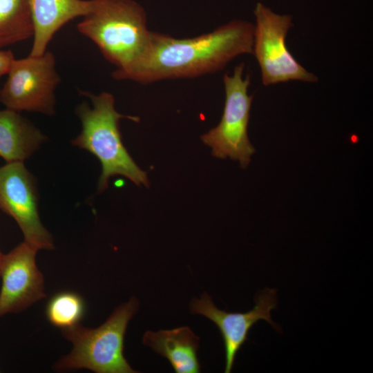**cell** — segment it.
Here are the masks:
<instances>
[{
    "instance_id": "5",
    "label": "cell",
    "mask_w": 373,
    "mask_h": 373,
    "mask_svg": "<svg viewBox=\"0 0 373 373\" xmlns=\"http://www.w3.org/2000/svg\"><path fill=\"white\" fill-rule=\"evenodd\" d=\"M245 64L234 68L232 75H224L225 102L220 123L201 136L211 148L213 156L238 160L246 168L255 152L247 134L253 95H249L250 76L243 77Z\"/></svg>"
},
{
    "instance_id": "14",
    "label": "cell",
    "mask_w": 373,
    "mask_h": 373,
    "mask_svg": "<svg viewBox=\"0 0 373 373\" xmlns=\"http://www.w3.org/2000/svg\"><path fill=\"white\" fill-rule=\"evenodd\" d=\"M29 0H0V48L33 37Z\"/></svg>"
},
{
    "instance_id": "2",
    "label": "cell",
    "mask_w": 373,
    "mask_h": 373,
    "mask_svg": "<svg viewBox=\"0 0 373 373\" xmlns=\"http://www.w3.org/2000/svg\"><path fill=\"white\" fill-rule=\"evenodd\" d=\"M115 70L117 80H130L149 47L152 32L146 15L134 0H93L90 10L77 25Z\"/></svg>"
},
{
    "instance_id": "1",
    "label": "cell",
    "mask_w": 373,
    "mask_h": 373,
    "mask_svg": "<svg viewBox=\"0 0 373 373\" xmlns=\"http://www.w3.org/2000/svg\"><path fill=\"white\" fill-rule=\"evenodd\" d=\"M254 28L236 19L191 38L152 32L149 47L130 80L147 84L220 70L237 56L252 53Z\"/></svg>"
},
{
    "instance_id": "8",
    "label": "cell",
    "mask_w": 373,
    "mask_h": 373,
    "mask_svg": "<svg viewBox=\"0 0 373 373\" xmlns=\"http://www.w3.org/2000/svg\"><path fill=\"white\" fill-rule=\"evenodd\" d=\"M38 200L36 179L23 162L0 166V210L17 222L24 241L37 250H51L52 237L40 220Z\"/></svg>"
},
{
    "instance_id": "16",
    "label": "cell",
    "mask_w": 373,
    "mask_h": 373,
    "mask_svg": "<svg viewBox=\"0 0 373 373\" xmlns=\"http://www.w3.org/2000/svg\"><path fill=\"white\" fill-rule=\"evenodd\" d=\"M15 59L14 54L10 50H0V78L8 73Z\"/></svg>"
},
{
    "instance_id": "15",
    "label": "cell",
    "mask_w": 373,
    "mask_h": 373,
    "mask_svg": "<svg viewBox=\"0 0 373 373\" xmlns=\"http://www.w3.org/2000/svg\"><path fill=\"white\" fill-rule=\"evenodd\" d=\"M84 312L85 305L82 298L71 291L55 294L49 300L46 309L48 321L62 329L79 324Z\"/></svg>"
},
{
    "instance_id": "6",
    "label": "cell",
    "mask_w": 373,
    "mask_h": 373,
    "mask_svg": "<svg viewBox=\"0 0 373 373\" xmlns=\"http://www.w3.org/2000/svg\"><path fill=\"white\" fill-rule=\"evenodd\" d=\"M254 13L256 25L252 53L260 66L262 84L317 82V77L303 68L287 49L285 41L293 26L292 17L276 13L262 3L256 4Z\"/></svg>"
},
{
    "instance_id": "10",
    "label": "cell",
    "mask_w": 373,
    "mask_h": 373,
    "mask_svg": "<svg viewBox=\"0 0 373 373\" xmlns=\"http://www.w3.org/2000/svg\"><path fill=\"white\" fill-rule=\"evenodd\" d=\"M37 249L21 242L3 254L0 276V316L17 313L46 297L44 277L37 267Z\"/></svg>"
},
{
    "instance_id": "9",
    "label": "cell",
    "mask_w": 373,
    "mask_h": 373,
    "mask_svg": "<svg viewBox=\"0 0 373 373\" xmlns=\"http://www.w3.org/2000/svg\"><path fill=\"white\" fill-rule=\"evenodd\" d=\"M254 300V307L247 312H228L219 309L205 292L200 298H193L190 303L191 313L207 317L218 327L224 346L225 373L231 372L236 354L248 341L249 332L258 321L265 320L281 332L280 327L271 317V312L277 307L276 290L265 288L256 294Z\"/></svg>"
},
{
    "instance_id": "4",
    "label": "cell",
    "mask_w": 373,
    "mask_h": 373,
    "mask_svg": "<svg viewBox=\"0 0 373 373\" xmlns=\"http://www.w3.org/2000/svg\"><path fill=\"white\" fill-rule=\"evenodd\" d=\"M138 301L131 298L119 305L102 325L89 329L79 324L63 329L73 345L71 352L55 365L57 370L88 369L97 373H133L123 355L127 325L137 312Z\"/></svg>"
},
{
    "instance_id": "17",
    "label": "cell",
    "mask_w": 373,
    "mask_h": 373,
    "mask_svg": "<svg viewBox=\"0 0 373 373\" xmlns=\"http://www.w3.org/2000/svg\"><path fill=\"white\" fill-rule=\"evenodd\" d=\"M3 254H2L1 251H0V267H1V259H2V256H3Z\"/></svg>"
},
{
    "instance_id": "13",
    "label": "cell",
    "mask_w": 373,
    "mask_h": 373,
    "mask_svg": "<svg viewBox=\"0 0 373 373\" xmlns=\"http://www.w3.org/2000/svg\"><path fill=\"white\" fill-rule=\"evenodd\" d=\"M47 140L19 112L8 108L0 111V157L6 163L23 162Z\"/></svg>"
},
{
    "instance_id": "12",
    "label": "cell",
    "mask_w": 373,
    "mask_h": 373,
    "mask_svg": "<svg viewBox=\"0 0 373 373\" xmlns=\"http://www.w3.org/2000/svg\"><path fill=\"white\" fill-rule=\"evenodd\" d=\"M200 338L187 326L158 332L147 331L143 343L169 360L176 373L200 372Z\"/></svg>"
},
{
    "instance_id": "7",
    "label": "cell",
    "mask_w": 373,
    "mask_h": 373,
    "mask_svg": "<svg viewBox=\"0 0 373 373\" xmlns=\"http://www.w3.org/2000/svg\"><path fill=\"white\" fill-rule=\"evenodd\" d=\"M52 52L15 59L0 89V103L16 111L55 113V90L61 82Z\"/></svg>"
},
{
    "instance_id": "11",
    "label": "cell",
    "mask_w": 373,
    "mask_h": 373,
    "mask_svg": "<svg viewBox=\"0 0 373 373\" xmlns=\"http://www.w3.org/2000/svg\"><path fill=\"white\" fill-rule=\"evenodd\" d=\"M34 34L31 56L43 55L55 34L73 19L84 17L93 0H29Z\"/></svg>"
},
{
    "instance_id": "3",
    "label": "cell",
    "mask_w": 373,
    "mask_h": 373,
    "mask_svg": "<svg viewBox=\"0 0 373 373\" xmlns=\"http://www.w3.org/2000/svg\"><path fill=\"white\" fill-rule=\"evenodd\" d=\"M81 93L90 99L93 107L86 102L76 107L75 113L82 128L72 144L90 152L100 161L98 193L106 189L109 179L115 175H122L138 186L149 187L146 172L137 166L127 151L119 130L121 119L133 122H139L140 119L118 113L114 96L110 93L102 92L97 95L87 91Z\"/></svg>"
}]
</instances>
